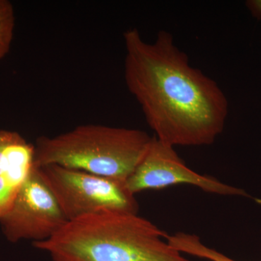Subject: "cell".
<instances>
[{"label": "cell", "instance_id": "4", "mask_svg": "<svg viewBox=\"0 0 261 261\" xmlns=\"http://www.w3.org/2000/svg\"><path fill=\"white\" fill-rule=\"evenodd\" d=\"M37 168L68 221L100 211L138 212L125 181L56 165Z\"/></svg>", "mask_w": 261, "mask_h": 261}, {"label": "cell", "instance_id": "9", "mask_svg": "<svg viewBox=\"0 0 261 261\" xmlns=\"http://www.w3.org/2000/svg\"><path fill=\"white\" fill-rule=\"evenodd\" d=\"M14 27L13 5L8 0H0V60L10 51Z\"/></svg>", "mask_w": 261, "mask_h": 261}, {"label": "cell", "instance_id": "10", "mask_svg": "<svg viewBox=\"0 0 261 261\" xmlns=\"http://www.w3.org/2000/svg\"><path fill=\"white\" fill-rule=\"evenodd\" d=\"M246 5L254 17L261 18V0H250L247 2Z\"/></svg>", "mask_w": 261, "mask_h": 261}, {"label": "cell", "instance_id": "8", "mask_svg": "<svg viewBox=\"0 0 261 261\" xmlns=\"http://www.w3.org/2000/svg\"><path fill=\"white\" fill-rule=\"evenodd\" d=\"M166 240L171 246L180 252H185L211 261H236L205 246L201 243L199 237L195 234L178 232L173 235H168Z\"/></svg>", "mask_w": 261, "mask_h": 261}, {"label": "cell", "instance_id": "1", "mask_svg": "<svg viewBox=\"0 0 261 261\" xmlns=\"http://www.w3.org/2000/svg\"><path fill=\"white\" fill-rule=\"evenodd\" d=\"M124 80L155 138L172 146L214 143L224 130L227 98L219 84L190 65L172 34L161 31L152 42L127 30Z\"/></svg>", "mask_w": 261, "mask_h": 261}, {"label": "cell", "instance_id": "3", "mask_svg": "<svg viewBox=\"0 0 261 261\" xmlns=\"http://www.w3.org/2000/svg\"><path fill=\"white\" fill-rule=\"evenodd\" d=\"M153 138L140 129L80 125L55 137H39L35 166L56 165L126 182Z\"/></svg>", "mask_w": 261, "mask_h": 261}, {"label": "cell", "instance_id": "5", "mask_svg": "<svg viewBox=\"0 0 261 261\" xmlns=\"http://www.w3.org/2000/svg\"><path fill=\"white\" fill-rule=\"evenodd\" d=\"M56 197L34 167L24 182L9 211L0 218L5 236L10 242L51 238L67 222Z\"/></svg>", "mask_w": 261, "mask_h": 261}, {"label": "cell", "instance_id": "7", "mask_svg": "<svg viewBox=\"0 0 261 261\" xmlns=\"http://www.w3.org/2000/svg\"><path fill=\"white\" fill-rule=\"evenodd\" d=\"M34 167V145L17 132L0 130V211L11 207Z\"/></svg>", "mask_w": 261, "mask_h": 261}, {"label": "cell", "instance_id": "6", "mask_svg": "<svg viewBox=\"0 0 261 261\" xmlns=\"http://www.w3.org/2000/svg\"><path fill=\"white\" fill-rule=\"evenodd\" d=\"M177 185H189L220 195L252 197L245 190L231 187L214 177L204 176L187 167L172 146L154 137L148 150L126 181L132 194L159 190Z\"/></svg>", "mask_w": 261, "mask_h": 261}, {"label": "cell", "instance_id": "2", "mask_svg": "<svg viewBox=\"0 0 261 261\" xmlns=\"http://www.w3.org/2000/svg\"><path fill=\"white\" fill-rule=\"evenodd\" d=\"M167 236L137 214L105 211L68 221L34 246L53 261H189Z\"/></svg>", "mask_w": 261, "mask_h": 261}]
</instances>
